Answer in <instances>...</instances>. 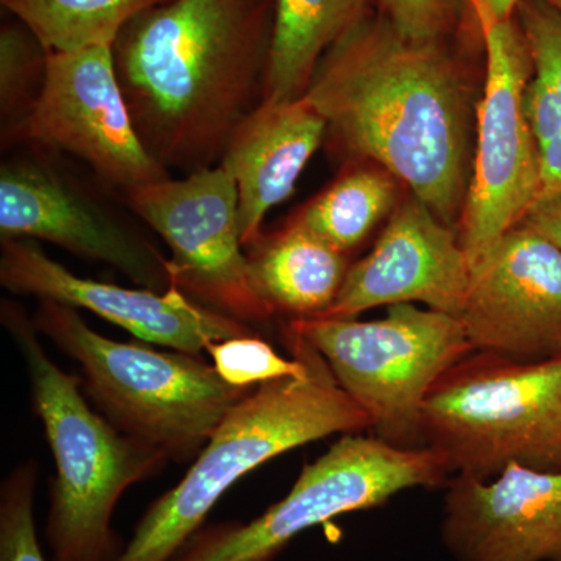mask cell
Returning <instances> with one entry per match:
<instances>
[{"instance_id":"27","label":"cell","mask_w":561,"mask_h":561,"mask_svg":"<svg viewBox=\"0 0 561 561\" xmlns=\"http://www.w3.org/2000/svg\"><path fill=\"white\" fill-rule=\"evenodd\" d=\"M522 224L561 251V195L535 203Z\"/></svg>"},{"instance_id":"29","label":"cell","mask_w":561,"mask_h":561,"mask_svg":"<svg viewBox=\"0 0 561 561\" xmlns=\"http://www.w3.org/2000/svg\"><path fill=\"white\" fill-rule=\"evenodd\" d=\"M545 2L551 3L552 7L561 11V0H545Z\"/></svg>"},{"instance_id":"24","label":"cell","mask_w":561,"mask_h":561,"mask_svg":"<svg viewBox=\"0 0 561 561\" xmlns=\"http://www.w3.org/2000/svg\"><path fill=\"white\" fill-rule=\"evenodd\" d=\"M284 342L290 350L289 359L280 357L260 335L209 343L206 351L225 381L241 389H253L262 382L301 376L306 371L300 346L287 335H284Z\"/></svg>"},{"instance_id":"10","label":"cell","mask_w":561,"mask_h":561,"mask_svg":"<svg viewBox=\"0 0 561 561\" xmlns=\"http://www.w3.org/2000/svg\"><path fill=\"white\" fill-rule=\"evenodd\" d=\"M121 198L171 249L172 286L247 324L275 317L251 280L238 187L220 164L136 187Z\"/></svg>"},{"instance_id":"2","label":"cell","mask_w":561,"mask_h":561,"mask_svg":"<svg viewBox=\"0 0 561 561\" xmlns=\"http://www.w3.org/2000/svg\"><path fill=\"white\" fill-rule=\"evenodd\" d=\"M275 0H169L133 18L114 68L151 157L184 175L219 165L264 99Z\"/></svg>"},{"instance_id":"17","label":"cell","mask_w":561,"mask_h":561,"mask_svg":"<svg viewBox=\"0 0 561 561\" xmlns=\"http://www.w3.org/2000/svg\"><path fill=\"white\" fill-rule=\"evenodd\" d=\"M328 135V122L306 98L262 101L232 133L220 165L238 187L243 245L262 234L268 210L294 194Z\"/></svg>"},{"instance_id":"20","label":"cell","mask_w":561,"mask_h":561,"mask_svg":"<svg viewBox=\"0 0 561 561\" xmlns=\"http://www.w3.org/2000/svg\"><path fill=\"white\" fill-rule=\"evenodd\" d=\"M519 27L529 46L526 105L541 162V198L561 195V11L545 0H522Z\"/></svg>"},{"instance_id":"22","label":"cell","mask_w":561,"mask_h":561,"mask_svg":"<svg viewBox=\"0 0 561 561\" xmlns=\"http://www.w3.org/2000/svg\"><path fill=\"white\" fill-rule=\"evenodd\" d=\"M47 51L70 54L114 46L122 28L144 10L169 0H0Z\"/></svg>"},{"instance_id":"9","label":"cell","mask_w":561,"mask_h":561,"mask_svg":"<svg viewBox=\"0 0 561 561\" xmlns=\"http://www.w3.org/2000/svg\"><path fill=\"white\" fill-rule=\"evenodd\" d=\"M486 69L476 114V151L460 224V243L470 264L505 232L518 227L540 201L541 162L527 117L534 66L526 36L515 21L478 14Z\"/></svg>"},{"instance_id":"12","label":"cell","mask_w":561,"mask_h":561,"mask_svg":"<svg viewBox=\"0 0 561 561\" xmlns=\"http://www.w3.org/2000/svg\"><path fill=\"white\" fill-rule=\"evenodd\" d=\"M25 151L0 168V241L54 243L73 256L116 268L142 289L172 287L169 260L58 162L57 151Z\"/></svg>"},{"instance_id":"19","label":"cell","mask_w":561,"mask_h":561,"mask_svg":"<svg viewBox=\"0 0 561 561\" xmlns=\"http://www.w3.org/2000/svg\"><path fill=\"white\" fill-rule=\"evenodd\" d=\"M367 16V0H275L264 99L305 98L323 55Z\"/></svg>"},{"instance_id":"21","label":"cell","mask_w":561,"mask_h":561,"mask_svg":"<svg viewBox=\"0 0 561 561\" xmlns=\"http://www.w3.org/2000/svg\"><path fill=\"white\" fill-rule=\"evenodd\" d=\"M397 181L381 168L351 169L290 221L350 256L393 208Z\"/></svg>"},{"instance_id":"15","label":"cell","mask_w":561,"mask_h":561,"mask_svg":"<svg viewBox=\"0 0 561 561\" xmlns=\"http://www.w3.org/2000/svg\"><path fill=\"white\" fill-rule=\"evenodd\" d=\"M440 540L456 561H561V471L449 476Z\"/></svg>"},{"instance_id":"1","label":"cell","mask_w":561,"mask_h":561,"mask_svg":"<svg viewBox=\"0 0 561 561\" xmlns=\"http://www.w3.org/2000/svg\"><path fill=\"white\" fill-rule=\"evenodd\" d=\"M305 98L342 150L404 183L443 224H459L471 180V98L440 44L411 43L367 14L323 55Z\"/></svg>"},{"instance_id":"4","label":"cell","mask_w":561,"mask_h":561,"mask_svg":"<svg viewBox=\"0 0 561 561\" xmlns=\"http://www.w3.org/2000/svg\"><path fill=\"white\" fill-rule=\"evenodd\" d=\"M0 321L20 350L33 411L46 431L57 476L46 537L54 561H116L124 549L111 529L122 494L158 474L169 459L158 446L117 430L84 400L80 379L50 359L32 317L3 298Z\"/></svg>"},{"instance_id":"25","label":"cell","mask_w":561,"mask_h":561,"mask_svg":"<svg viewBox=\"0 0 561 561\" xmlns=\"http://www.w3.org/2000/svg\"><path fill=\"white\" fill-rule=\"evenodd\" d=\"M38 463L25 461L7 476L0 489V561H46L36 535Z\"/></svg>"},{"instance_id":"26","label":"cell","mask_w":561,"mask_h":561,"mask_svg":"<svg viewBox=\"0 0 561 561\" xmlns=\"http://www.w3.org/2000/svg\"><path fill=\"white\" fill-rule=\"evenodd\" d=\"M382 16L401 38L415 44H440L463 0H376Z\"/></svg>"},{"instance_id":"11","label":"cell","mask_w":561,"mask_h":561,"mask_svg":"<svg viewBox=\"0 0 561 561\" xmlns=\"http://www.w3.org/2000/svg\"><path fill=\"white\" fill-rule=\"evenodd\" d=\"M22 146L72 154L121 195L172 176L139 138L117 80L113 46L49 51L38 101L2 135V149Z\"/></svg>"},{"instance_id":"16","label":"cell","mask_w":561,"mask_h":561,"mask_svg":"<svg viewBox=\"0 0 561 561\" xmlns=\"http://www.w3.org/2000/svg\"><path fill=\"white\" fill-rule=\"evenodd\" d=\"M470 273L453 227L413 197L393 213L370 253L351 264L334 305L320 319H356L402 302L457 317Z\"/></svg>"},{"instance_id":"14","label":"cell","mask_w":561,"mask_h":561,"mask_svg":"<svg viewBox=\"0 0 561 561\" xmlns=\"http://www.w3.org/2000/svg\"><path fill=\"white\" fill-rule=\"evenodd\" d=\"M0 284L14 295L84 309L139 341L181 353L198 354L209 343L257 335L250 324L206 308L175 286L165 291L128 289L81 278L32 239L0 241Z\"/></svg>"},{"instance_id":"18","label":"cell","mask_w":561,"mask_h":561,"mask_svg":"<svg viewBox=\"0 0 561 561\" xmlns=\"http://www.w3.org/2000/svg\"><path fill=\"white\" fill-rule=\"evenodd\" d=\"M254 289L275 316L320 319L330 311L351 267L348 254L289 224L247 247Z\"/></svg>"},{"instance_id":"3","label":"cell","mask_w":561,"mask_h":561,"mask_svg":"<svg viewBox=\"0 0 561 561\" xmlns=\"http://www.w3.org/2000/svg\"><path fill=\"white\" fill-rule=\"evenodd\" d=\"M301 376L262 382L219 424L190 471L147 508L116 561H171L239 479L275 457L331 435L371 430L370 416L339 386L327 362L289 327Z\"/></svg>"},{"instance_id":"28","label":"cell","mask_w":561,"mask_h":561,"mask_svg":"<svg viewBox=\"0 0 561 561\" xmlns=\"http://www.w3.org/2000/svg\"><path fill=\"white\" fill-rule=\"evenodd\" d=\"M476 16L493 18V20H512L513 13L518 10L522 0H470Z\"/></svg>"},{"instance_id":"13","label":"cell","mask_w":561,"mask_h":561,"mask_svg":"<svg viewBox=\"0 0 561 561\" xmlns=\"http://www.w3.org/2000/svg\"><path fill=\"white\" fill-rule=\"evenodd\" d=\"M472 351L561 359V251L519 224L471 264L459 316Z\"/></svg>"},{"instance_id":"23","label":"cell","mask_w":561,"mask_h":561,"mask_svg":"<svg viewBox=\"0 0 561 561\" xmlns=\"http://www.w3.org/2000/svg\"><path fill=\"white\" fill-rule=\"evenodd\" d=\"M49 51L20 20L0 27V122L2 133L20 124L38 101Z\"/></svg>"},{"instance_id":"6","label":"cell","mask_w":561,"mask_h":561,"mask_svg":"<svg viewBox=\"0 0 561 561\" xmlns=\"http://www.w3.org/2000/svg\"><path fill=\"white\" fill-rule=\"evenodd\" d=\"M421 435L449 476L489 481L511 465L561 471V359L472 351L432 387Z\"/></svg>"},{"instance_id":"8","label":"cell","mask_w":561,"mask_h":561,"mask_svg":"<svg viewBox=\"0 0 561 561\" xmlns=\"http://www.w3.org/2000/svg\"><path fill=\"white\" fill-rule=\"evenodd\" d=\"M448 479L430 448L400 449L375 435L345 434L305 465L289 493L256 519L203 526L171 561H273L302 531L381 507L405 490L445 486Z\"/></svg>"},{"instance_id":"7","label":"cell","mask_w":561,"mask_h":561,"mask_svg":"<svg viewBox=\"0 0 561 561\" xmlns=\"http://www.w3.org/2000/svg\"><path fill=\"white\" fill-rule=\"evenodd\" d=\"M327 362L335 381L394 448H424L421 412L435 382L472 353L456 316L402 302L383 319L289 320Z\"/></svg>"},{"instance_id":"5","label":"cell","mask_w":561,"mask_h":561,"mask_svg":"<svg viewBox=\"0 0 561 561\" xmlns=\"http://www.w3.org/2000/svg\"><path fill=\"white\" fill-rule=\"evenodd\" d=\"M32 320L41 335L79 364L81 383L98 411L124 434L161 448L171 461L195 460L227 413L254 389L231 386L198 354L103 337L72 306L39 301Z\"/></svg>"}]
</instances>
